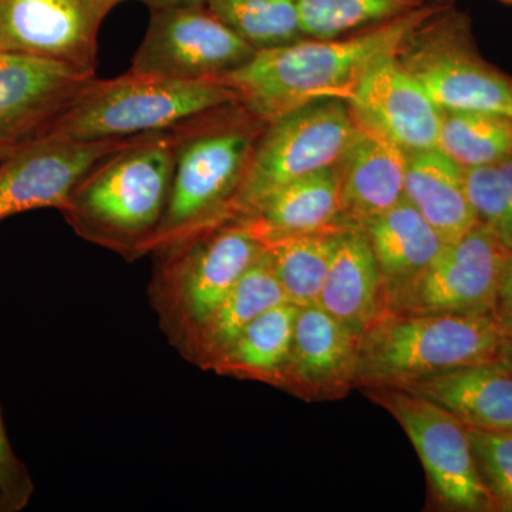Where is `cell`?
Segmentation results:
<instances>
[{
    "mask_svg": "<svg viewBox=\"0 0 512 512\" xmlns=\"http://www.w3.org/2000/svg\"><path fill=\"white\" fill-rule=\"evenodd\" d=\"M431 5L352 35L303 37L289 45L258 50L220 79L232 90L238 106L265 124L318 101H348L367 70L396 53Z\"/></svg>",
    "mask_w": 512,
    "mask_h": 512,
    "instance_id": "6da1fadb",
    "label": "cell"
},
{
    "mask_svg": "<svg viewBox=\"0 0 512 512\" xmlns=\"http://www.w3.org/2000/svg\"><path fill=\"white\" fill-rule=\"evenodd\" d=\"M173 131L143 134L94 165L62 214L80 238L136 261L153 251L174 171Z\"/></svg>",
    "mask_w": 512,
    "mask_h": 512,
    "instance_id": "7a4b0ae2",
    "label": "cell"
},
{
    "mask_svg": "<svg viewBox=\"0 0 512 512\" xmlns=\"http://www.w3.org/2000/svg\"><path fill=\"white\" fill-rule=\"evenodd\" d=\"M265 126L238 104H229L171 128L175 154L170 200L151 254L231 221Z\"/></svg>",
    "mask_w": 512,
    "mask_h": 512,
    "instance_id": "3957f363",
    "label": "cell"
},
{
    "mask_svg": "<svg viewBox=\"0 0 512 512\" xmlns=\"http://www.w3.org/2000/svg\"><path fill=\"white\" fill-rule=\"evenodd\" d=\"M508 339L493 313H387L360 335L356 384L406 387L456 367L494 362Z\"/></svg>",
    "mask_w": 512,
    "mask_h": 512,
    "instance_id": "277c9868",
    "label": "cell"
},
{
    "mask_svg": "<svg viewBox=\"0 0 512 512\" xmlns=\"http://www.w3.org/2000/svg\"><path fill=\"white\" fill-rule=\"evenodd\" d=\"M265 245L238 220L204 229L154 252L148 298L158 325L181 356Z\"/></svg>",
    "mask_w": 512,
    "mask_h": 512,
    "instance_id": "5b68a950",
    "label": "cell"
},
{
    "mask_svg": "<svg viewBox=\"0 0 512 512\" xmlns=\"http://www.w3.org/2000/svg\"><path fill=\"white\" fill-rule=\"evenodd\" d=\"M229 104L237 101L221 79L173 80L128 70L116 79L92 80L42 134L76 141L123 140L171 130Z\"/></svg>",
    "mask_w": 512,
    "mask_h": 512,
    "instance_id": "8992f818",
    "label": "cell"
},
{
    "mask_svg": "<svg viewBox=\"0 0 512 512\" xmlns=\"http://www.w3.org/2000/svg\"><path fill=\"white\" fill-rule=\"evenodd\" d=\"M396 59L441 111L512 117V77L485 62L471 22L450 3H433L404 36Z\"/></svg>",
    "mask_w": 512,
    "mask_h": 512,
    "instance_id": "52a82bcc",
    "label": "cell"
},
{
    "mask_svg": "<svg viewBox=\"0 0 512 512\" xmlns=\"http://www.w3.org/2000/svg\"><path fill=\"white\" fill-rule=\"evenodd\" d=\"M357 130L343 100L308 104L266 124L239 188L231 221L278 188L338 165Z\"/></svg>",
    "mask_w": 512,
    "mask_h": 512,
    "instance_id": "ba28073f",
    "label": "cell"
},
{
    "mask_svg": "<svg viewBox=\"0 0 512 512\" xmlns=\"http://www.w3.org/2000/svg\"><path fill=\"white\" fill-rule=\"evenodd\" d=\"M365 393L406 431L441 504L463 511L497 507L478 471L467 427L456 416L400 387H372Z\"/></svg>",
    "mask_w": 512,
    "mask_h": 512,
    "instance_id": "9c48e42d",
    "label": "cell"
},
{
    "mask_svg": "<svg viewBox=\"0 0 512 512\" xmlns=\"http://www.w3.org/2000/svg\"><path fill=\"white\" fill-rule=\"evenodd\" d=\"M510 252L484 225L444 245L419 275L387 292L393 315L491 313Z\"/></svg>",
    "mask_w": 512,
    "mask_h": 512,
    "instance_id": "30bf717a",
    "label": "cell"
},
{
    "mask_svg": "<svg viewBox=\"0 0 512 512\" xmlns=\"http://www.w3.org/2000/svg\"><path fill=\"white\" fill-rule=\"evenodd\" d=\"M151 12L131 72L173 80L220 79L256 53L207 6Z\"/></svg>",
    "mask_w": 512,
    "mask_h": 512,
    "instance_id": "8fae6325",
    "label": "cell"
},
{
    "mask_svg": "<svg viewBox=\"0 0 512 512\" xmlns=\"http://www.w3.org/2000/svg\"><path fill=\"white\" fill-rule=\"evenodd\" d=\"M134 138L76 141L42 134L19 144L0 161V221L40 208L62 212L84 175Z\"/></svg>",
    "mask_w": 512,
    "mask_h": 512,
    "instance_id": "7c38bea8",
    "label": "cell"
},
{
    "mask_svg": "<svg viewBox=\"0 0 512 512\" xmlns=\"http://www.w3.org/2000/svg\"><path fill=\"white\" fill-rule=\"evenodd\" d=\"M111 0H0V52L96 69L97 35Z\"/></svg>",
    "mask_w": 512,
    "mask_h": 512,
    "instance_id": "4fadbf2b",
    "label": "cell"
},
{
    "mask_svg": "<svg viewBox=\"0 0 512 512\" xmlns=\"http://www.w3.org/2000/svg\"><path fill=\"white\" fill-rule=\"evenodd\" d=\"M94 79V70L0 52V146L40 136Z\"/></svg>",
    "mask_w": 512,
    "mask_h": 512,
    "instance_id": "5bb4252c",
    "label": "cell"
},
{
    "mask_svg": "<svg viewBox=\"0 0 512 512\" xmlns=\"http://www.w3.org/2000/svg\"><path fill=\"white\" fill-rule=\"evenodd\" d=\"M346 103L357 127L404 153L437 147L441 110L406 72L396 53L373 64Z\"/></svg>",
    "mask_w": 512,
    "mask_h": 512,
    "instance_id": "9a60e30c",
    "label": "cell"
},
{
    "mask_svg": "<svg viewBox=\"0 0 512 512\" xmlns=\"http://www.w3.org/2000/svg\"><path fill=\"white\" fill-rule=\"evenodd\" d=\"M360 335L322 306L299 308L282 389L305 399H330L356 384Z\"/></svg>",
    "mask_w": 512,
    "mask_h": 512,
    "instance_id": "2e32d148",
    "label": "cell"
},
{
    "mask_svg": "<svg viewBox=\"0 0 512 512\" xmlns=\"http://www.w3.org/2000/svg\"><path fill=\"white\" fill-rule=\"evenodd\" d=\"M235 220L244 222L264 245L278 239L348 228L342 221L338 165L278 188Z\"/></svg>",
    "mask_w": 512,
    "mask_h": 512,
    "instance_id": "e0dca14e",
    "label": "cell"
},
{
    "mask_svg": "<svg viewBox=\"0 0 512 512\" xmlns=\"http://www.w3.org/2000/svg\"><path fill=\"white\" fill-rule=\"evenodd\" d=\"M338 168L346 227L362 228L404 198L407 153L369 131L357 130Z\"/></svg>",
    "mask_w": 512,
    "mask_h": 512,
    "instance_id": "ac0fdd59",
    "label": "cell"
},
{
    "mask_svg": "<svg viewBox=\"0 0 512 512\" xmlns=\"http://www.w3.org/2000/svg\"><path fill=\"white\" fill-rule=\"evenodd\" d=\"M318 305L357 335L389 313L382 272L362 228L340 231Z\"/></svg>",
    "mask_w": 512,
    "mask_h": 512,
    "instance_id": "d6986e66",
    "label": "cell"
},
{
    "mask_svg": "<svg viewBox=\"0 0 512 512\" xmlns=\"http://www.w3.org/2000/svg\"><path fill=\"white\" fill-rule=\"evenodd\" d=\"M400 389L439 404L467 429L512 430V372L501 360L456 367Z\"/></svg>",
    "mask_w": 512,
    "mask_h": 512,
    "instance_id": "ffe728a7",
    "label": "cell"
},
{
    "mask_svg": "<svg viewBox=\"0 0 512 512\" xmlns=\"http://www.w3.org/2000/svg\"><path fill=\"white\" fill-rule=\"evenodd\" d=\"M404 198L444 244L463 237L478 224L468 197L466 171L437 147L407 154Z\"/></svg>",
    "mask_w": 512,
    "mask_h": 512,
    "instance_id": "44dd1931",
    "label": "cell"
},
{
    "mask_svg": "<svg viewBox=\"0 0 512 512\" xmlns=\"http://www.w3.org/2000/svg\"><path fill=\"white\" fill-rule=\"evenodd\" d=\"M284 302L288 301L265 251L205 320L185 350L184 359L202 370H211L249 323Z\"/></svg>",
    "mask_w": 512,
    "mask_h": 512,
    "instance_id": "7402d4cb",
    "label": "cell"
},
{
    "mask_svg": "<svg viewBox=\"0 0 512 512\" xmlns=\"http://www.w3.org/2000/svg\"><path fill=\"white\" fill-rule=\"evenodd\" d=\"M362 229L376 256L387 292L423 272L446 245L406 198L366 222Z\"/></svg>",
    "mask_w": 512,
    "mask_h": 512,
    "instance_id": "603a6c76",
    "label": "cell"
},
{
    "mask_svg": "<svg viewBox=\"0 0 512 512\" xmlns=\"http://www.w3.org/2000/svg\"><path fill=\"white\" fill-rule=\"evenodd\" d=\"M298 311V306L284 302L262 313L215 362L212 372L282 389Z\"/></svg>",
    "mask_w": 512,
    "mask_h": 512,
    "instance_id": "cb8c5ba5",
    "label": "cell"
},
{
    "mask_svg": "<svg viewBox=\"0 0 512 512\" xmlns=\"http://www.w3.org/2000/svg\"><path fill=\"white\" fill-rule=\"evenodd\" d=\"M342 229L278 239L265 245L286 301L298 308L318 305Z\"/></svg>",
    "mask_w": 512,
    "mask_h": 512,
    "instance_id": "d4e9b609",
    "label": "cell"
},
{
    "mask_svg": "<svg viewBox=\"0 0 512 512\" xmlns=\"http://www.w3.org/2000/svg\"><path fill=\"white\" fill-rule=\"evenodd\" d=\"M437 148L464 171L512 157V117L487 111H441Z\"/></svg>",
    "mask_w": 512,
    "mask_h": 512,
    "instance_id": "484cf974",
    "label": "cell"
},
{
    "mask_svg": "<svg viewBox=\"0 0 512 512\" xmlns=\"http://www.w3.org/2000/svg\"><path fill=\"white\" fill-rule=\"evenodd\" d=\"M426 0H296L303 37L333 39L409 15Z\"/></svg>",
    "mask_w": 512,
    "mask_h": 512,
    "instance_id": "4316f807",
    "label": "cell"
},
{
    "mask_svg": "<svg viewBox=\"0 0 512 512\" xmlns=\"http://www.w3.org/2000/svg\"><path fill=\"white\" fill-rule=\"evenodd\" d=\"M205 6L256 52L303 39L296 0H207Z\"/></svg>",
    "mask_w": 512,
    "mask_h": 512,
    "instance_id": "83f0119b",
    "label": "cell"
},
{
    "mask_svg": "<svg viewBox=\"0 0 512 512\" xmlns=\"http://www.w3.org/2000/svg\"><path fill=\"white\" fill-rule=\"evenodd\" d=\"M466 184L478 224L512 254V157L467 170Z\"/></svg>",
    "mask_w": 512,
    "mask_h": 512,
    "instance_id": "f1b7e54d",
    "label": "cell"
},
{
    "mask_svg": "<svg viewBox=\"0 0 512 512\" xmlns=\"http://www.w3.org/2000/svg\"><path fill=\"white\" fill-rule=\"evenodd\" d=\"M467 431L478 471L495 505L512 511V430Z\"/></svg>",
    "mask_w": 512,
    "mask_h": 512,
    "instance_id": "f546056e",
    "label": "cell"
},
{
    "mask_svg": "<svg viewBox=\"0 0 512 512\" xmlns=\"http://www.w3.org/2000/svg\"><path fill=\"white\" fill-rule=\"evenodd\" d=\"M35 494L29 468L10 444L0 412V512H20L28 507Z\"/></svg>",
    "mask_w": 512,
    "mask_h": 512,
    "instance_id": "4dcf8cb0",
    "label": "cell"
},
{
    "mask_svg": "<svg viewBox=\"0 0 512 512\" xmlns=\"http://www.w3.org/2000/svg\"><path fill=\"white\" fill-rule=\"evenodd\" d=\"M491 313L508 338H512V254L508 256L501 271Z\"/></svg>",
    "mask_w": 512,
    "mask_h": 512,
    "instance_id": "1f68e13d",
    "label": "cell"
},
{
    "mask_svg": "<svg viewBox=\"0 0 512 512\" xmlns=\"http://www.w3.org/2000/svg\"><path fill=\"white\" fill-rule=\"evenodd\" d=\"M151 10L170 8H198L207 5V0H143Z\"/></svg>",
    "mask_w": 512,
    "mask_h": 512,
    "instance_id": "d6a6232c",
    "label": "cell"
},
{
    "mask_svg": "<svg viewBox=\"0 0 512 512\" xmlns=\"http://www.w3.org/2000/svg\"><path fill=\"white\" fill-rule=\"evenodd\" d=\"M500 360L512 372V338L508 339L507 343H505L503 353H501Z\"/></svg>",
    "mask_w": 512,
    "mask_h": 512,
    "instance_id": "836d02e7",
    "label": "cell"
},
{
    "mask_svg": "<svg viewBox=\"0 0 512 512\" xmlns=\"http://www.w3.org/2000/svg\"><path fill=\"white\" fill-rule=\"evenodd\" d=\"M18 146L19 144H16V146H0V161H2L3 158L8 157L9 154Z\"/></svg>",
    "mask_w": 512,
    "mask_h": 512,
    "instance_id": "e575fe53",
    "label": "cell"
},
{
    "mask_svg": "<svg viewBox=\"0 0 512 512\" xmlns=\"http://www.w3.org/2000/svg\"><path fill=\"white\" fill-rule=\"evenodd\" d=\"M426 2H430V3H450L451 0H426ZM498 2L507 3V5H511L512 6V0H498Z\"/></svg>",
    "mask_w": 512,
    "mask_h": 512,
    "instance_id": "d590c367",
    "label": "cell"
},
{
    "mask_svg": "<svg viewBox=\"0 0 512 512\" xmlns=\"http://www.w3.org/2000/svg\"><path fill=\"white\" fill-rule=\"evenodd\" d=\"M111 2H114L117 5V3L124 2V0H111Z\"/></svg>",
    "mask_w": 512,
    "mask_h": 512,
    "instance_id": "8d00e7d4",
    "label": "cell"
}]
</instances>
